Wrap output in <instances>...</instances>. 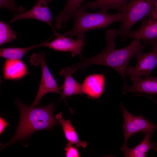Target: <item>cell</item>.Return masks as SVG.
<instances>
[{
	"instance_id": "obj_25",
	"label": "cell",
	"mask_w": 157,
	"mask_h": 157,
	"mask_svg": "<svg viewBox=\"0 0 157 157\" xmlns=\"http://www.w3.org/2000/svg\"><path fill=\"white\" fill-rule=\"evenodd\" d=\"M151 18L157 19V0H154V7L152 11Z\"/></svg>"
},
{
	"instance_id": "obj_13",
	"label": "cell",
	"mask_w": 157,
	"mask_h": 157,
	"mask_svg": "<svg viewBox=\"0 0 157 157\" xmlns=\"http://www.w3.org/2000/svg\"><path fill=\"white\" fill-rule=\"evenodd\" d=\"M2 80H19L29 74L25 63L20 60L7 59L3 67Z\"/></svg>"
},
{
	"instance_id": "obj_6",
	"label": "cell",
	"mask_w": 157,
	"mask_h": 157,
	"mask_svg": "<svg viewBox=\"0 0 157 157\" xmlns=\"http://www.w3.org/2000/svg\"><path fill=\"white\" fill-rule=\"evenodd\" d=\"M120 106L124 119L122 127L124 132V140L122 147L127 146L129 138L133 134L140 132L144 134L153 133L157 129V125L148 120L142 115H133L126 110L122 103H121Z\"/></svg>"
},
{
	"instance_id": "obj_20",
	"label": "cell",
	"mask_w": 157,
	"mask_h": 157,
	"mask_svg": "<svg viewBox=\"0 0 157 157\" xmlns=\"http://www.w3.org/2000/svg\"><path fill=\"white\" fill-rule=\"evenodd\" d=\"M17 33L8 24L0 21V45L13 41L17 38Z\"/></svg>"
},
{
	"instance_id": "obj_27",
	"label": "cell",
	"mask_w": 157,
	"mask_h": 157,
	"mask_svg": "<svg viewBox=\"0 0 157 157\" xmlns=\"http://www.w3.org/2000/svg\"><path fill=\"white\" fill-rule=\"evenodd\" d=\"M154 149L155 150H156L157 151V147H156L154 148Z\"/></svg>"
},
{
	"instance_id": "obj_18",
	"label": "cell",
	"mask_w": 157,
	"mask_h": 157,
	"mask_svg": "<svg viewBox=\"0 0 157 157\" xmlns=\"http://www.w3.org/2000/svg\"><path fill=\"white\" fill-rule=\"evenodd\" d=\"M152 133L145 134V136L142 141L137 145L131 148L128 146L121 148L123 154L126 157H144L147 152L151 149L156 147V144H151L150 138Z\"/></svg>"
},
{
	"instance_id": "obj_17",
	"label": "cell",
	"mask_w": 157,
	"mask_h": 157,
	"mask_svg": "<svg viewBox=\"0 0 157 157\" xmlns=\"http://www.w3.org/2000/svg\"><path fill=\"white\" fill-rule=\"evenodd\" d=\"M55 118L62 126L65 137L68 142L75 145L77 147L85 148L86 147L87 145V142L81 141L79 139L70 119H64L63 117L61 112L57 114Z\"/></svg>"
},
{
	"instance_id": "obj_1",
	"label": "cell",
	"mask_w": 157,
	"mask_h": 157,
	"mask_svg": "<svg viewBox=\"0 0 157 157\" xmlns=\"http://www.w3.org/2000/svg\"><path fill=\"white\" fill-rule=\"evenodd\" d=\"M118 36L116 30H108L105 35L107 44L104 49L91 57L85 58L80 55L81 62L74 65L77 70L81 68L82 71L91 65H102L114 69L119 73L123 79L124 85L122 91L125 94L128 87L125 77L128 63L135 55L143 51L146 46L141 44L140 39L135 38L126 47L117 49L114 40Z\"/></svg>"
},
{
	"instance_id": "obj_3",
	"label": "cell",
	"mask_w": 157,
	"mask_h": 157,
	"mask_svg": "<svg viewBox=\"0 0 157 157\" xmlns=\"http://www.w3.org/2000/svg\"><path fill=\"white\" fill-rule=\"evenodd\" d=\"M74 21L72 29L64 33L73 38L77 36V39L84 40L85 32L89 30L102 28H107L111 24L122 19V14L117 12L114 14L108 13L106 11L101 10L92 13L77 9L73 17Z\"/></svg>"
},
{
	"instance_id": "obj_10",
	"label": "cell",
	"mask_w": 157,
	"mask_h": 157,
	"mask_svg": "<svg viewBox=\"0 0 157 157\" xmlns=\"http://www.w3.org/2000/svg\"><path fill=\"white\" fill-rule=\"evenodd\" d=\"M105 74H93L86 76L81 84L83 94L90 99H99L105 90Z\"/></svg>"
},
{
	"instance_id": "obj_24",
	"label": "cell",
	"mask_w": 157,
	"mask_h": 157,
	"mask_svg": "<svg viewBox=\"0 0 157 157\" xmlns=\"http://www.w3.org/2000/svg\"><path fill=\"white\" fill-rule=\"evenodd\" d=\"M143 45L146 47L151 45L157 48V37L147 41H144Z\"/></svg>"
},
{
	"instance_id": "obj_22",
	"label": "cell",
	"mask_w": 157,
	"mask_h": 157,
	"mask_svg": "<svg viewBox=\"0 0 157 157\" xmlns=\"http://www.w3.org/2000/svg\"><path fill=\"white\" fill-rule=\"evenodd\" d=\"M73 144L68 142L65 147L66 151L65 156L67 157H80V153L76 147H74Z\"/></svg>"
},
{
	"instance_id": "obj_23",
	"label": "cell",
	"mask_w": 157,
	"mask_h": 157,
	"mask_svg": "<svg viewBox=\"0 0 157 157\" xmlns=\"http://www.w3.org/2000/svg\"><path fill=\"white\" fill-rule=\"evenodd\" d=\"M10 124L7 122L6 119L0 117V134L1 135L3 133L5 127Z\"/></svg>"
},
{
	"instance_id": "obj_5",
	"label": "cell",
	"mask_w": 157,
	"mask_h": 157,
	"mask_svg": "<svg viewBox=\"0 0 157 157\" xmlns=\"http://www.w3.org/2000/svg\"><path fill=\"white\" fill-rule=\"evenodd\" d=\"M45 53L41 51L33 53L31 56L30 61L32 65H40L41 67L42 75L40 82L37 95L31 104L33 106L40 104V100L45 94L49 93H55L61 95L60 88L47 66L45 61Z\"/></svg>"
},
{
	"instance_id": "obj_21",
	"label": "cell",
	"mask_w": 157,
	"mask_h": 157,
	"mask_svg": "<svg viewBox=\"0 0 157 157\" xmlns=\"http://www.w3.org/2000/svg\"><path fill=\"white\" fill-rule=\"evenodd\" d=\"M0 8L9 10L14 14L23 13L25 8L21 6L17 7L14 0H0Z\"/></svg>"
},
{
	"instance_id": "obj_12",
	"label": "cell",
	"mask_w": 157,
	"mask_h": 157,
	"mask_svg": "<svg viewBox=\"0 0 157 157\" xmlns=\"http://www.w3.org/2000/svg\"><path fill=\"white\" fill-rule=\"evenodd\" d=\"M141 21L140 27L136 30L128 32L126 39L137 38L146 41L157 37V19L146 17Z\"/></svg>"
},
{
	"instance_id": "obj_9",
	"label": "cell",
	"mask_w": 157,
	"mask_h": 157,
	"mask_svg": "<svg viewBox=\"0 0 157 157\" xmlns=\"http://www.w3.org/2000/svg\"><path fill=\"white\" fill-rule=\"evenodd\" d=\"M52 0H37L33 7L29 10L14 14L10 22L12 23L24 19H32L39 20L48 24L54 33L57 32L52 23L53 17L48 3Z\"/></svg>"
},
{
	"instance_id": "obj_8",
	"label": "cell",
	"mask_w": 157,
	"mask_h": 157,
	"mask_svg": "<svg viewBox=\"0 0 157 157\" xmlns=\"http://www.w3.org/2000/svg\"><path fill=\"white\" fill-rule=\"evenodd\" d=\"M55 36V38L50 42L47 40L41 43V47H47L55 51L71 52L72 57L81 55L83 47L85 45L84 40H75L71 37L57 32L54 33L51 38Z\"/></svg>"
},
{
	"instance_id": "obj_14",
	"label": "cell",
	"mask_w": 157,
	"mask_h": 157,
	"mask_svg": "<svg viewBox=\"0 0 157 157\" xmlns=\"http://www.w3.org/2000/svg\"><path fill=\"white\" fill-rule=\"evenodd\" d=\"M132 81V86L128 87L126 92L142 93L151 95L157 94V78L151 76L130 78Z\"/></svg>"
},
{
	"instance_id": "obj_7",
	"label": "cell",
	"mask_w": 157,
	"mask_h": 157,
	"mask_svg": "<svg viewBox=\"0 0 157 157\" xmlns=\"http://www.w3.org/2000/svg\"><path fill=\"white\" fill-rule=\"evenodd\" d=\"M152 50L148 53L140 52L136 55L137 63L135 67L128 66L126 74L130 78L151 76L152 71L157 66V48L152 46Z\"/></svg>"
},
{
	"instance_id": "obj_16",
	"label": "cell",
	"mask_w": 157,
	"mask_h": 157,
	"mask_svg": "<svg viewBox=\"0 0 157 157\" xmlns=\"http://www.w3.org/2000/svg\"><path fill=\"white\" fill-rule=\"evenodd\" d=\"M127 0H96L81 5L78 9L85 11L88 9L94 10L100 8L106 11L109 9H113L122 13L127 3Z\"/></svg>"
},
{
	"instance_id": "obj_19",
	"label": "cell",
	"mask_w": 157,
	"mask_h": 157,
	"mask_svg": "<svg viewBox=\"0 0 157 157\" xmlns=\"http://www.w3.org/2000/svg\"><path fill=\"white\" fill-rule=\"evenodd\" d=\"M41 43L25 47H10L0 49V56L7 59L20 60L30 50L41 47Z\"/></svg>"
},
{
	"instance_id": "obj_11",
	"label": "cell",
	"mask_w": 157,
	"mask_h": 157,
	"mask_svg": "<svg viewBox=\"0 0 157 157\" xmlns=\"http://www.w3.org/2000/svg\"><path fill=\"white\" fill-rule=\"evenodd\" d=\"M77 71L73 65L72 67L63 68L60 70L59 74L64 76V80L61 87L62 92L59 100L63 99L65 103V99L67 97L77 94H83L81 84L75 80L72 76V74Z\"/></svg>"
},
{
	"instance_id": "obj_15",
	"label": "cell",
	"mask_w": 157,
	"mask_h": 157,
	"mask_svg": "<svg viewBox=\"0 0 157 157\" xmlns=\"http://www.w3.org/2000/svg\"><path fill=\"white\" fill-rule=\"evenodd\" d=\"M85 0H67L66 3L59 14L54 17V27L59 29L66 25Z\"/></svg>"
},
{
	"instance_id": "obj_26",
	"label": "cell",
	"mask_w": 157,
	"mask_h": 157,
	"mask_svg": "<svg viewBox=\"0 0 157 157\" xmlns=\"http://www.w3.org/2000/svg\"><path fill=\"white\" fill-rule=\"evenodd\" d=\"M140 96H142L144 97H147V98H148L152 100L156 104H157V101L155 99H154L152 97H151V96L147 95H144L142 94H140Z\"/></svg>"
},
{
	"instance_id": "obj_2",
	"label": "cell",
	"mask_w": 157,
	"mask_h": 157,
	"mask_svg": "<svg viewBox=\"0 0 157 157\" xmlns=\"http://www.w3.org/2000/svg\"><path fill=\"white\" fill-rule=\"evenodd\" d=\"M20 113V119L16 132L12 138L6 144H1L2 148L16 141L29 137L37 131L50 130L59 124L54 117V104L45 106H28L20 100L15 103Z\"/></svg>"
},
{
	"instance_id": "obj_4",
	"label": "cell",
	"mask_w": 157,
	"mask_h": 157,
	"mask_svg": "<svg viewBox=\"0 0 157 157\" xmlns=\"http://www.w3.org/2000/svg\"><path fill=\"white\" fill-rule=\"evenodd\" d=\"M154 0H131L122 12V19L119 28L116 30L122 39H126V35L132 27L139 20L146 17L151 18Z\"/></svg>"
}]
</instances>
